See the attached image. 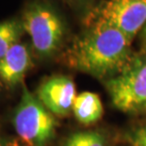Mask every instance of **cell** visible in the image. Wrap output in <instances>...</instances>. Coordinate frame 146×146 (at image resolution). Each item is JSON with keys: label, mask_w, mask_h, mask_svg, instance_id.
<instances>
[{"label": "cell", "mask_w": 146, "mask_h": 146, "mask_svg": "<svg viewBox=\"0 0 146 146\" xmlns=\"http://www.w3.org/2000/svg\"><path fill=\"white\" fill-rule=\"evenodd\" d=\"M0 86H1V85H0Z\"/></svg>", "instance_id": "cell-15"}, {"label": "cell", "mask_w": 146, "mask_h": 146, "mask_svg": "<svg viewBox=\"0 0 146 146\" xmlns=\"http://www.w3.org/2000/svg\"><path fill=\"white\" fill-rule=\"evenodd\" d=\"M76 97V85L66 76H53L44 80L37 92V98L51 113L66 116L73 110Z\"/></svg>", "instance_id": "cell-6"}, {"label": "cell", "mask_w": 146, "mask_h": 146, "mask_svg": "<svg viewBox=\"0 0 146 146\" xmlns=\"http://www.w3.org/2000/svg\"><path fill=\"white\" fill-rule=\"evenodd\" d=\"M90 19L118 29L131 42L146 25V0H107L94 9Z\"/></svg>", "instance_id": "cell-5"}, {"label": "cell", "mask_w": 146, "mask_h": 146, "mask_svg": "<svg viewBox=\"0 0 146 146\" xmlns=\"http://www.w3.org/2000/svg\"><path fill=\"white\" fill-rule=\"evenodd\" d=\"M72 7H76L78 9H87L94 3V0H64Z\"/></svg>", "instance_id": "cell-12"}, {"label": "cell", "mask_w": 146, "mask_h": 146, "mask_svg": "<svg viewBox=\"0 0 146 146\" xmlns=\"http://www.w3.org/2000/svg\"><path fill=\"white\" fill-rule=\"evenodd\" d=\"M128 39L118 29L99 21L74 40L66 53L71 67L96 77L119 74L131 60Z\"/></svg>", "instance_id": "cell-1"}, {"label": "cell", "mask_w": 146, "mask_h": 146, "mask_svg": "<svg viewBox=\"0 0 146 146\" xmlns=\"http://www.w3.org/2000/svg\"><path fill=\"white\" fill-rule=\"evenodd\" d=\"M23 26L22 22L16 19L0 22V58L10 49L17 44Z\"/></svg>", "instance_id": "cell-9"}, {"label": "cell", "mask_w": 146, "mask_h": 146, "mask_svg": "<svg viewBox=\"0 0 146 146\" xmlns=\"http://www.w3.org/2000/svg\"><path fill=\"white\" fill-rule=\"evenodd\" d=\"M0 146H4V144H3V142L0 141Z\"/></svg>", "instance_id": "cell-14"}, {"label": "cell", "mask_w": 146, "mask_h": 146, "mask_svg": "<svg viewBox=\"0 0 146 146\" xmlns=\"http://www.w3.org/2000/svg\"><path fill=\"white\" fill-rule=\"evenodd\" d=\"M133 146H146V127L138 129L131 137Z\"/></svg>", "instance_id": "cell-11"}, {"label": "cell", "mask_w": 146, "mask_h": 146, "mask_svg": "<svg viewBox=\"0 0 146 146\" xmlns=\"http://www.w3.org/2000/svg\"><path fill=\"white\" fill-rule=\"evenodd\" d=\"M21 22L40 56L50 57L60 48L65 36V26L49 4L40 0L30 2L25 9Z\"/></svg>", "instance_id": "cell-2"}, {"label": "cell", "mask_w": 146, "mask_h": 146, "mask_svg": "<svg viewBox=\"0 0 146 146\" xmlns=\"http://www.w3.org/2000/svg\"><path fill=\"white\" fill-rule=\"evenodd\" d=\"M73 111L76 120L83 125H92L103 116V104L98 94L83 92L74 99Z\"/></svg>", "instance_id": "cell-8"}, {"label": "cell", "mask_w": 146, "mask_h": 146, "mask_svg": "<svg viewBox=\"0 0 146 146\" xmlns=\"http://www.w3.org/2000/svg\"><path fill=\"white\" fill-rule=\"evenodd\" d=\"M107 88L119 110L132 112L146 108V58H131L119 74L108 80Z\"/></svg>", "instance_id": "cell-4"}, {"label": "cell", "mask_w": 146, "mask_h": 146, "mask_svg": "<svg viewBox=\"0 0 146 146\" xmlns=\"http://www.w3.org/2000/svg\"><path fill=\"white\" fill-rule=\"evenodd\" d=\"M31 66L27 47L17 43L0 58V78L9 86L20 83Z\"/></svg>", "instance_id": "cell-7"}, {"label": "cell", "mask_w": 146, "mask_h": 146, "mask_svg": "<svg viewBox=\"0 0 146 146\" xmlns=\"http://www.w3.org/2000/svg\"><path fill=\"white\" fill-rule=\"evenodd\" d=\"M13 125L27 146H46L55 135L57 122L26 86L15 110Z\"/></svg>", "instance_id": "cell-3"}, {"label": "cell", "mask_w": 146, "mask_h": 146, "mask_svg": "<svg viewBox=\"0 0 146 146\" xmlns=\"http://www.w3.org/2000/svg\"><path fill=\"white\" fill-rule=\"evenodd\" d=\"M142 38H143V42L146 46V25L144 26L143 29H142Z\"/></svg>", "instance_id": "cell-13"}, {"label": "cell", "mask_w": 146, "mask_h": 146, "mask_svg": "<svg viewBox=\"0 0 146 146\" xmlns=\"http://www.w3.org/2000/svg\"><path fill=\"white\" fill-rule=\"evenodd\" d=\"M63 146H106V142L99 132L84 131L72 134Z\"/></svg>", "instance_id": "cell-10"}]
</instances>
